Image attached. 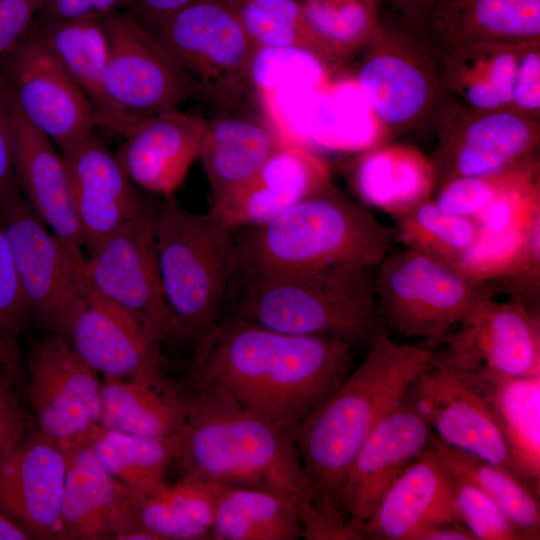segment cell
<instances>
[{
	"label": "cell",
	"instance_id": "cell-1",
	"mask_svg": "<svg viewBox=\"0 0 540 540\" xmlns=\"http://www.w3.org/2000/svg\"><path fill=\"white\" fill-rule=\"evenodd\" d=\"M351 343L274 331L229 314L197 341L194 386L215 389L286 429L301 422L346 379Z\"/></svg>",
	"mask_w": 540,
	"mask_h": 540
},
{
	"label": "cell",
	"instance_id": "cell-2",
	"mask_svg": "<svg viewBox=\"0 0 540 540\" xmlns=\"http://www.w3.org/2000/svg\"><path fill=\"white\" fill-rule=\"evenodd\" d=\"M366 345L363 361L296 431L312 490L310 540H353L342 502L348 471L369 434L402 402L436 350L395 341L385 328Z\"/></svg>",
	"mask_w": 540,
	"mask_h": 540
},
{
	"label": "cell",
	"instance_id": "cell-3",
	"mask_svg": "<svg viewBox=\"0 0 540 540\" xmlns=\"http://www.w3.org/2000/svg\"><path fill=\"white\" fill-rule=\"evenodd\" d=\"M186 401L176 456L184 476L283 495L297 505L306 528L313 518L312 490L296 432L251 413L212 388L194 386Z\"/></svg>",
	"mask_w": 540,
	"mask_h": 540
},
{
	"label": "cell",
	"instance_id": "cell-4",
	"mask_svg": "<svg viewBox=\"0 0 540 540\" xmlns=\"http://www.w3.org/2000/svg\"><path fill=\"white\" fill-rule=\"evenodd\" d=\"M395 242L393 227L330 182L272 220L237 230L236 275L375 268Z\"/></svg>",
	"mask_w": 540,
	"mask_h": 540
},
{
	"label": "cell",
	"instance_id": "cell-5",
	"mask_svg": "<svg viewBox=\"0 0 540 540\" xmlns=\"http://www.w3.org/2000/svg\"><path fill=\"white\" fill-rule=\"evenodd\" d=\"M373 271L339 266L289 275H235L230 314L286 334L367 344L384 328Z\"/></svg>",
	"mask_w": 540,
	"mask_h": 540
},
{
	"label": "cell",
	"instance_id": "cell-6",
	"mask_svg": "<svg viewBox=\"0 0 540 540\" xmlns=\"http://www.w3.org/2000/svg\"><path fill=\"white\" fill-rule=\"evenodd\" d=\"M155 248L166 301L185 338L196 342L221 314L237 272V230L211 212L193 213L161 197Z\"/></svg>",
	"mask_w": 540,
	"mask_h": 540
},
{
	"label": "cell",
	"instance_id": "cell-7",
	"mask_svg": "<svg viewBox=\"0 0 540 540\" xmlns=\"http://www.w3.org/2000/svg\"><path fill=\"white\" fill-rule=\"evenodd\" d=\"M152 34L189 97L220 112H247L256 102L250 76L254 48L225 0H197Z\"/></svg>",
	"mask_w": 540,
	"mask_h": 540
},
{
	"label": "cell",
	"instance_id": "cell-8",
	"mask_svg": "<svg viewBox=\"0 0 540 540\" xmlns=\"http://www.w3.org/2000/svg\"><path fill=\"white\" fill-rule=\"evenodd\" d=\"M373 282L383 327L433 349L488 287L456 264L404 246L391 248Z\"/></svg>",
	"mask_w": 540,
	"mask_h": 540
},
{
	"label": "cell",
	"instance_id": "cell-9",
	"mask_svg": "<svg viewBox=\"0 0 540 540\" xmlns=\"http://www.w3.org/2000/svg\"><path fill=\"white\" fill-rule=\"evenodd\" d=\"M365 47L355 79L383 130L439 125L450 102L437 54L381 23Z\"/></svg>",
	"mask_w": 540,
	"mask_h": 540
},
{
	"label": "cell",
	"instance_id": "cell-10",
	"mask_svg": "<svg viewBox=\"0 0 540 540\" xmlns=\"http://www.w3.org/2000/svg\"><path fill=\"white\" fill-rule=\"evenodd\" d=\"M157 201L96 243L85 258V276L99 293L132 313L160 343L185 338L162 287L156 248Z\"/></svg>",
	"mask_w": 540,
	"mask_h": 540
},
{
	"label": "cell",
	"instance_id": "cell-11",
	"mask_svg": "<svg viewBox=\"0 0 540 540\" xmlns=\"http://www.w3.org/2000/svg\"><path fill=\"white\" fill-rule=\"evenodd\" d=\"M493 292L488 284L434 358L488 380L540 376L539 310L498 301Z\"/></svg>",
	"mask_w": 540,
	"mask_h": 540
},
{
	"label": "cell",
	"instance_id": "cell-12",
	"mask_svg": "<svg viewBox=\"0 0 540 540\" xmlns=\"http://www.w3.org/2000/svg\"><path fill=\"white\" fill-rule=\"evenodd\" d=\"M0 221L31 314L48 332L62 334L73 293L85 275L82 250L48 228L16 183L0 190Z\"/></svg>",
	"mask_w": 540,
	"mask_h": 540
},
{
	"label": "cell",
	"instance_id": "cell-13",
	"mask_svg": "<svg viewBox=\"0 0 540 540\" xmlns=\"http://www.w3.org/2000/svg\"><path fill=\"white\" fill-rule=\"evenodd\" d=\"M21 115L65 152L99 126L97 114L42 38L34 20L0 59Z\"/></svg>",
	"mask_w": 540,
	"mask_h": 540
},
{
	"label": "cell",
	"instance_id": "cell-14",
	"mask_svg": "<svg viewBox=\"0 0 540 540\" xmlns=\"http://www.w3.org/2000/svg\"><path fill=\"white\" fill-rule=\"evenodd\" d=\"M103 22L108 36L103 89L118 120L119 134L189 98L157 38L129 11L110 14Z\"/></svg>",
	"mask_w": 540,
	"mask_h": 540
},
{
	"label": "cell",
	"instance_id": "cell-15",
	"mask_svg": "<svg viewBox=\"0 0 540 540\" xmlns=\"http://www.w3.org/2000/svg\"><path fill=\"white\" fill-rule=\"evenodd\" d=\"M62 334L103 377L174 388L160 369L159 342L132 313L95 290L85 275L73 293Z\"/></svg>",
	"mask_w": 540,
	"mask_h": 540
},
{
	"label": "cell",
	"instance_id": "cell-16",
	"mask_svg": "<svg viewBox=\"0 0 540 540\" xmlns=\"http://www.w3.org/2000/svg\"><path fill=\"white\" fill-rule=\"evenodd\" d=\"M438 128L430 159L436 188L456 177L490 176L539 161V119L512 109L473 111L450 103Z\"/></svg>",
	"mask_w": 540,
	"mask_h": 540
},
{
	"label": "cell",
	"instance_id": "cell-17",
	"mask_svg": "<svg viewBox=\"0 0 540 540\" xmlns=\"http://www.w3.org/2000/svg\"><path fill=\"white\" fill-rule=\"evenodd\" d=\"M406 398L445 444L517 477L497 417L474 375L454 369L433 355Z\"/></svg>",
	"mask_w": 540,
	"mask_h": 540
},
{
	"label": "cell",
	"instance_id": "cell-18",
	"mask_svg": "<svg viewBox=\"0 0 540 540\" xmlns=\"http://www.w3.org/2000/svg\"><path fill=\"white\" fill-rule=\"evenodd\" d=\"M28 396L40 432L64 443L99 424V373L61 333L48 332L28 358Z\"/></svg>",
	"mask_w": 540,
	"mask_h": 540
},
{
	"label": "cell",
	"instance_id": "cell-19",
	"mask_svg": "<svg viewBox=\"0 0 540 540\" xmlns=\"http://www.w3.org/2000/svg\"><path fill=\"white\" fill-rule=\"evenodd\" d=\"M435 433L408 399L372 430L356 455L342 493L354 540L388 488L432 445Z\"/></svg>",
	"mask_w": 540,
	"mask_h": 540
},
{
	"label": "cell",
	"instance_id": "cell-20",
	"mask_svg": "<svg viewBox=\"0 0 540 540\" xmlns=\"http://www.w3.org/2000/svg\"><path fill=\"white\" fill-rule=\"evenodd\" d=\"M67 458L40 431L0 455V510L31 539H60Z\"/></svg>",
	"mask_w": 540,
	"mask_h": 540
},
{
	"label": "cell",
	"instance_id": "cell-21",
	"mask_svg": "<svg viewBox=\"0 0 540 540\" xmlns=\"http://www.w3.org/2000/svg\"><path fill=\"white\" fill-rule=\"evenodd\" d=\"M60 445L67 458L60 539L125 540L140 527L139 496L105 469L83 437Z\"/></svg>",
	"mask_w": 540,
	"mask_h": 540
},
{
	"label": "cell",
	"instance_id": "cell-22",
	"mask_svg": "<svg viewBox=\"0 0 540 540\" xmlns=\"http://www.w3.org/2000/svg\"><path fill=\"white\" fill-rule=\"evenodd\" d=\"M331 182L326 162L300 145L281 144L260 169L209 212L235 230L262 225Z\"/></svg>",
	"mask_w": 540,
	"mask_h": 540
},
{
	"label": "cell",
	"instance_id": "cell-23",
	"mask_svg": "<svg viewBox=\"0 0 540 540\" xmlns=\"http://www.w3.org/2000/svg\"><path fill=\"white\" fill-rule=\"evenodd\" d=\"M62 155L84 246L90 249L133 218L144 199L116 155L94 132Z\"/></svg>",
	"mask_w": 540,
	"mask_h": 540
},
{
	"label": "cell",
	"instance_id": "cell-24",
	"mask_svg": "<svg viewBox=\"0 0 540 540\" xmlns=\"http://www.w3.org/2000/svg\"><path fill=\"white\" fill-rule=\"evenodd\" d=\"M204 126V118L172 108L127 129L115 155L136 186L169 197L198 159Z\"/></svg>",
	"mask_w": 540,
	"mask_h": 540
},
{
	"label": "cell",
	"instance_id": "cell-25",
	"mask_svg": "<svg viewBox=\"0 0 540 540\" xmlns=\"http://www.w3.org/2000/svg\"><path fill=\"white\" fill-rule=\"evenodd\" d=\"M453 521L461 520L449 471L432 442L384 493L360 529V538L419 540L428 528Z\"/></svg>",
	"mask_w": 540,
	"mask_h": 540
},
{
	"label": "cell",
	"instance_id": "cell-26",
	"mask_svg": "<svg viewBox=\"0 0 540 540\" xmlns=\"http://www.w3.org/2000/svg\"><path fill=\"white\" fill-rule=\"evenodd\" d=\"M52 143L16 106L15 182L51 231L69 245L82 249L84 238L74 208L70 176L62 153Z\"/></svg>",
	"mask_w": 540,
	"mask_h": 540
},
{
	"label": "cell",
	"instance_id": "cell-27",
	"mask_svg": "<svg viewBox=\"0 0 540 540\" xmlns=\"http://www.w3.org/2000/svg\"><path fill=\"white\" fill-rule=\"evenodd\" d=\"M440 52L540 41V0H437L427 20Z\"/></svg>",
	"mask_w": 540,
	"mask_h": 540
},
{
	"label": "cell",
	"instance_id": "cell-28",
	"mask_svg": "<svg viewBox=\"0 0 540 540\" xmlns=\"http://www.w3.org/2000/svg\"><path fill=\"white\" fill-rule=\"evenodd\" d=\"M281 144L265 119L248 112L205 119L198 159L210 185V205L249 180Z\"/></svg>",
	"mask_w": 540,
	"mask_h": 540
},
{
	"label": "cell",
	"instance_id": "cell-29",
	"mask_svg": "<svg viewBox=\"0 0 540 540\" xmlns=\"http://www.w3.org/2000/svg\"><path fill=\"white\" fill-rule=\"evenodd\" d=\"M349 183L360 203L395 219L430 199L436 189L431 160L402 145L362 151L351 164Z\"/></svg>",
	"mask_w": 540,
	"mask_h": 540
},
{
	"label": "cell",
	"instance_id": "cell-30",
	"mask_svg": "<svg viewBox=\"0 0 540 540\" xmlns=\"http://www.w3.org/2000/svg\"><path fill=\"white\" fill-rule=\"evenodd\" d=\"M520 45L475 43L441 54L440 73L449 102L473 111L510 109Z\"/></svg>",
	"mask_w": 540,
	"mask_h": 540
},
{
	"label": "cell",
	"instance_id": "cell-31",
	"mask_svg": "<svg viewBox=\"0 0 540 540\" xmlns=\"http://www.w3.org/2000/svg\"><path fill=\"white\" fill-rule=\"evenodd\" d=\"M474 376L497 417L515 474L539 497L540 376L504 380Z\"/></svg>",
	"mask_w": 540,
	"mask_h": 540
},
{
	"label": "cell",
	"instance_id": "cell-32",
	"mask_svg": "<svg viewBox=\"0 0 540 540\" xmlns=\"http://www.w3.org/2000/svg\"><path fill=\"white\" fill-rule=\"evenodd\" d=\"M186 408V396L175 388L103 377L99 424L108 429L146 437H172L182 429Z\"/></svg>",
	"mask_w": 540,
	"mask_h": 540
},
{
	"label": "cell",
	"instance_id": "cell-33",
	"mask_svg": "<svg viewBox=\"0 0 540 540\" xmlns=\"http://www.w3.org/2000/svg\"><path fill=\"white\" fill-rule=\"evenodd\" d=\"M45 43L93 106L99 125L119 134V123L106 99L103 74L108 36L103 19L42 23L34 18Z\"/></svg>",
	"mask_w": 540,
	"mask_h": 540
},
{
	"label": "cell",
	"instance_id": "cell-34",
	"mask_svg": "<svg viewBox=\"0 0 540 540\" xmlns=\"http://www.w3.org/2000/svg\"><path fill=\"white\" fill-rule=\"evenodd\" d=\"M211 539L296 540L303 526L297 505L266 490L217 485Z\"/></svg>",
	"mask_w": 540,
	"mask_h": 540
},
{
	"label": "cell",
	"instance_id": "cell-35",
	"mask_svg": "<svg viewBox=\"0 0 540 540\" xmlns=\"http://www.w3.org/2000/svg\"><path fill=\"white\" fill-rule=\"evenodd\" d=\"M215 484L183 476L139 496V526L157 540L211 539Z\"/></svg>",
	"mask_w": 540,
	"mask_h": 540
},
{
	"label": "cell",
	"instance_id": "cell-36",
	"mask_svg": "<svg viewBox=\"0 0 540 540\" xmlns=\"http://www.w3.org/2000/svg\"><path fill=\"white\" fill-rule=\"evenodd\" d=\"M177 435L146 437L97 424L81 437L111 475L142 496L166 482L169 467L176 463Z\"/></svg>",
	"mask_w": 540,
	"mask_h": 540
},
{
	"label": "cell",
	"instance_id": "cell-37",
	"mask_svg": "<svg viewBox=\"0 0 540 540\" xmlns=\"http://www.w3.org/2000/svg\"><path fill=\"white\" fill-rule=\"evenodd\" d=\"M356 79L329 82L316 109L313 148L365 151L382 144L384 131Z\"/></svg>",
	"mask_w": 540,
	"mask_h": 540
},
{
	"label": "cell",
	"instance_id": "cell-38",
	"mask_svg": "<svg viewBox=\"0 0 540 540\" xmlns=\"http://www.w3.org/2000/svg\"><path fill=\"white\" fill-rule=\"evenodd\" d=\"M433 445L448 467L478 485L527 540L540 538L539 497L524 482L499 466L448 446L436 434Z\"/></svg>",
	"mask_w": 540,
	"mask_h": 540
},
{
	"label": "cell",
	"instance_id": "cell-39",
	"mask_svg": "<svg viewBox=\"0 0 540 540\" xmlns=\"http://www.w3.org/2000/svg\"><path fill=\"white\" fill-rule=\"evenodd\" d=\"M304 18L329 64L365 46L380 22L378 0H300Z\"/></svg>",
	"mask_w": 540,
	"mask_h": 540
},
{
	"label": "cell",
	"instance_id": "cell-40",
	"mask_svg": "<svg viewBox=\"0 0 540 540\" xmlns=\"http://www.w3.org/2000/svg\"><path fill=\"white\" fill-rule=\"evenodd\" d=\"M396 241L458 265L479 236L473 218L445 212L432 198L396 218Z\"/></svg>",
	"mask_w": 540,
	"mask_h": 540
},
{
	"label": "cell",
	"instance_id": "cell-41",
	"mask_svg": "<svg viewBox=\"0 0 540 540\" xmlns=\"http://www.w3.org/2000/svg\"><path fill=\"white\" fill-rule=\"evenodd\" d=\"M225 1L236 14L253 48H301L330 65L306 23L300 0Z\"/></svg>",
	"mask_w": 540,
	"mask_h": 540
},
{
	"label": "cell",
	"instance_id": "cell-42",
	"mask_svg": "<svg viewBox=\"0 0 540 540\" xmlns=\"http://www.w3.org/2000/svg\"><path fill=\"white\" fill-rule=\"evenodd\" d=\"M250 76L255 94L284 88L316 89L330 82L329 66L295 47L254 48Z\"/></svg>",
	"mask_w": 540,
	"mask_h": 540
},
{
	"label": "cell",
	"instance_id": "cell-43",
	"mask_svg": "<svg viewBox=\"0 0 540 540\" xmlns=\"http://www.w3.org/2000/svg\"><path fill=\"white\" fill-rule=\"evenodd\" d=\"M479 237H502L528 231L540 221L539 172L501 192L474 218Z\"/></svg>",
	"mask_w": 540,
	"mask_h": 540
},
{
	"label": "cell",
	"instance_id": "cell-44",
	"mask_svg": "<svg viewBox=\"0 0 540 540\" xmlns=\"http://www.w3.org/2000/svg\"><path fill=\"white\" fill-rule=\"evenodd\" d=\"M446 466L459 519L475 540H527L478 485Z\"/></svg>",
	"mask_w": 540,
	"mask_h": 540
},
{
	"label": "cell",
	"instance_id": "cell-45",
	"mask_svg": "<svg viewBox=\"0 0 540 540\" xmlns=\"http://www.w3.org/2000/svg\"><path fill=\"white\" fill-rule=\"evenodd\" d=\"M539 172V161L490 176H465L450 179L436 188V205L445 212L474 218L501 192Z\"/></svg>",
	"mask_w": 540,
	"mask_h": 540
},
{
	"label": "cell",
	"instance_id": "cell-46",
	"mask_svg": "<svg viewBox=\"0 0 540 540\" xmlns=\"http://www.w3.org/2000/svg\"><path fill=\"white\" fill-rule=\"evenodd\" d=\"M12 251L0 221V363L11 368L15 362L16 338L29 315Z\"/></svg>",
	"mask_w": 540,
	"mask_h": 540
},
{
	"label": "cell",
	"instance_id": "cell-47",
	"mask_svg": "<svg viewBox=\"0 0 540 540\" xmlns=\"http://www.w3.org/2000/svg\"><path fill=\"white\" fill-rule=\"evenodd\" d=\"M510 109L539 119L540 41L520 45L512 83Z\"/></svg>",
	"mask_w": 540,
	"mask_h": 540
},
{
	"label": "cell",
	"instance_id": "cell-48",
	"mask_svg": "<svg viewBox=\"0 0 540 540\" xmlns=\"http://www.w3.org/2000/svg\"><path fill=\"white\" fill-rule=\"evenodd\" d=\"M128 0H37L35 20L42 23L103 19L128 11Z\"/></svg>",
	"mask_w": 540,
	"mask_h": 540
},
{
	"label": "cell",
	"instance_id": "cell-49",
	"mask_svg": "<svg viewBox=\"0 0 540 540\" xmlns=\"http://www.w3.org/2000/svg\"><path fill=\"white\" fill-rule=\"evenodd\" d=\"M16 105L10 86L0 71V190L15 184L14 155Z\"/></svg>",
	"mask_w": 540,
	"mask_h": 540
},
{
	"label": "cell",
	"instance_id": "cell-50",
	"mask_svg": "<svg viewBox=\"0 0 540 540\" xmlns=\"http://www.w3.org/2000/svg\"><path fill=\"white\" fill-rule=\"evenodd\" d=\"M26 421L12 379L0 371V455L26 435Z\"/></svg>",
	"mask_w": 540,
	"mask_h": 540
},
{
	"label": "cell",
	"instance_id": "cell-51",
	"mask_svg": "<svg viewBox=\"0 0 540 540\" xmlns=\"http://www.w3.org/2000/svg\"><path fill=\"white\" fill-rule=\"evenodd\" d=\"M37 0H0V59L32 24Z\"/></svg>",
	"mask_w": 540,
	"mask_h": 540
},
{
	"label": "cell",
	"instance_id": "cell-52",
	"mask_svg": "<svg viewBox=\"0 0 540 540\" xmlns=\"http://www.w3.org/2000/svg\"><path fill=\"white\" fill-rule=\"evenodd\" d=\"M197 0H128V11L151 33Z\"/></svg>",
	"mask_w": 540,
	"mask_h": 540
},
{
	"label": "cell",
	"instance_id": "cell-53",
	"mask_svg": "<svg viewBox=\"0 0 540 540\" xmlns=\"http://www.w3.org/2000/svg\"><path fill=\"white\" fill-rule=\"evenodd\" d=\"M386 2L413 24L422 25L437 0H378Z\"/></svg>",
	"mask_w": 540,
	"mask_h": 540
},
{
	"label": "cell",
	"instance_id": "cell-54",
	"mask_svg": "<svg viewBox=\"0 0 540 540\" xmlns=\"http://www.w3.org/2000/svg\"><path fill=\"white\" fill-rule=\"evenodd\" d=\"M419 540H475L461 521L444 522L428 528Z\"/></svg>",
	"mask_w": 540,
	"mask_h": 540
},
{
	"label": "cell",
	"instance_id": "cell-55",
	"mask_svg": "<svg viewBox=\"0 0 540 540\" xmlns=\"http://www.w3.org/2000/svg\"><path fill=\"white\" fill-rule=\"evenodd\" d=\"M31 539L26 531L0 510V540Z\"/></svg>",
	"mask_w": 540,
	"mask_h": 540
}]
</instances>
